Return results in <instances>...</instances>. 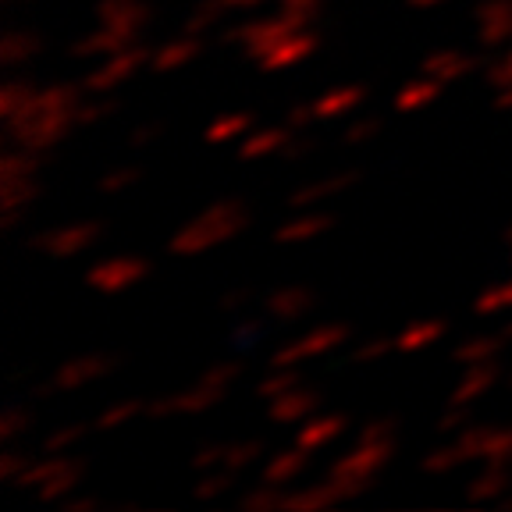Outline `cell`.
Returning a JSON list of instances; mask_svg holds the SVG:
<instances>
[{
  "mask_svg": "<svg viewBox=\"0 0 512 512\" xmlns=\"http://www.w3.org/2000/svg\"><path fill=\"white\" fill-rule=\"evenodd\" d=\"M246 221H249V214L239 200H221L203 210L196 221L185 224L182 232L175 235V242H171V253H178V256L207 253V249L221 246V242H228L232 235H239L242 228H246Z\"/></svg>",
  "mask_w": 512,
  "mask_h": 512,
  "instance_id": "obj_1",
  "label": "cell"
},
{
  "mask_svg": "<svg viewBox=\"0 0 512 512\" xmlns=\"http://www.w3.org/2000/svg\"><path fill=\"white\" fill-rule=\"evenodd\" d=\"M345 338H349V328H345V324H324V328L310 331V335H303L299 342H292V345H285V349L274 352L271 367H299V363L310 360V356H320V352L342 345Z\"/></svg>",
  "mask_w": 512,
  "mask_h": 512,
  "instance_id": "obj_2",
  "label": "cell"
},
{
  "mask_svg": "<svg viewBox=\"0 0 512 512\" xmlns=\"http://www.w3.org/2000/svg\"><path fill=\"white\" fill-rule=\"evenodd\" d=\"M153 54H157V50L136 47V43H132V47H125V50H118V54L107 57L104 68H96L93 75H86L82 89H89V93H107V89L121 86V82H125L128 75H136L139 68H143L146 57H153Z\"/></svg>",
  "mask_w": 512,
  "mask_h": 512,
  "instance_id": "obj_3",
  "label": "cell"
},
{
  "mask_svg": "<svg viewBox=\"0 0 512 512\" xmlns=\"http://www.w3.org/2000/svg\"><path fill=\"white\" fill-rule=\"evenodd\" d=\"M96 235H100V224L79 221V224H68V228H50V232L36 235L32 246L43 249V253H50V256H75L79 249H86Z\"/></svg>",
  "mask_w": 512,
  "mask_h": 512,
  "instance_id": "obj_4",
  "label": "cell"
},
{
  "mask_svg": "<svg viewBox=\"0 0 512 512\" xmlns=\"http://www.w3.org/2000/svg\"><path fill=\"white\" fill-rule=\"evenodd\" d=\"M146 260H136V256H114L107 264L93 267L89 271V285L100 288V292H121V288L136 285L139 278H146Z\"/></svg>",
  "mask_w": 512,
  "mask_h": 512,
  "instance_id": "obj_5",
  "label": "cell"
},
{
  "mask_svg": "<svg viewBox=\"0 0 512 512\" xmlns=\"http://www.w3.org/2000/svg\"><path fill=\"white\" fill-rule=\"evenodd\" d=\"M114 367H118V360H114V356L93 352V356H82V360L64 363V367L57 370V377H54V388H61V392H75V388H82V384L111 374Z\"/></svg>",
  "mask_w": 512,
  "mask_h": 512,
  "instance_id": "obj_6",
  "label": "cell"
},
{
  "mask_svg": "<svg viewBox=\"0 0 512 512\" xmlns=\"http://www.w3.org/2000/svg\"><path fill=\"white\" fill-rule=\"evenodd\" d=\"M477 18L484 47H502L512 40V0H484L477 8Z\"/></svg>",
  "mask_w": 512,
  "mask_h": 512,
  "instance_id": "obj_7",
  "label": "cell"
},
{
  "mask_svg": "<svg viewBox=\"0 0 512 512\" xmlns=\"http://www.w3.org/2000/svg\"><path fill=\"white\" fill-rule=\"evenodd\" d=\"M320 406V392H313V388H288L285 395H278V399L271 402V420L274 424H303V420H310L313 409Z\"/></svg>",
  "mask_w": 512,
  "mask_h": 512,
  "instance_id": "obj_8",
  "label": "cell"
},
{
  "mask_svg": "<svg viewBox=\"0 0 512 512\" xmlns=\"http://www.w3.org/2000/svg\"><path fill=\"white\" fill-rule=\"evenodd\" d=\"M136 36H139V32L118 29V25H100L93 36H86V40L75 43L72 54L75 57H111V54H118V50L132 47V43H136Z\"/></svg>",
  "mask_w": 512,
  "mask_h": 512,
  "instance_id": "obj_9",
  "label": "cell"
},
{
  "mask_svg": "<svg viewBox=\"0 0 512 512\" xmlns=\"http://www.w3.org/2000/svg\"><path fill=\"white\" fill-rule=\"evenodd\" d=\"M313 50H317V36H313V32L296 29L292 36H285V40H281L260 64H264L267 72H278V68H288V64H296V61H303V57H310Z\"/></svg>",
  "mask_w": 512,
  "mask_h": 512,
  "instance_id": "obj_10",
  "label": "cell"
},
{
  "mask_svg": "<svg viewBox=\"0 0 512 512\" xmlns=\"http://www.w3.org/2000/svg\"><path fill=\"white\" fill-rule=\"evenodd\" d=\"M495 381H498V363H495V360L473 363V367H466L463 384H459L456 392H452L448 406H470V402H473V399H480V395L488 392V388H491Z\"/></svg>",
  "mask_w": 512,
  "mask_h": 512,
  "instance_id": "obj_11",
  "label": "cell"
},
{
  "mask_svg": "<svg viewBox=\"0 0 512 512\" xmlns=\"http://www.w3.org/2000/svg\"><path fill=\"white\" fill-rule=\"evenodd\" d=\"M360 182V171L352 168V171H345V175H331V178H324V182H313V185H306V189H299V192H292V207H310V203H324V200H331V196H338V192H345L349 185H356Z\"/></svg>",
  "mask_w": 512,
  "mask_h": 512,
  "instance_id": "obj_12",
  "label": "cell"
},
{
  "mask_svg": "<svg viewBox=\"0 0 512 512\" xmlns=\"http://www.w3.org/2000/svg\"><path fill=\"white\" fill-rule=\"evenodd\" d=\"M96 18H100V25H118V29L139 32L146 22V8L139 0H104L96 8Z\"/></svg>",
  "mask_w": 512,
  "mask_h": 512,
  "instance_id": "obj_13",
  "label": "cell"
},
{
  "mask_svg": "<svg viewBox=\"0 0 512 512\" xmlns=\"http://www.w3.org/2000/svg\"><path fill=\"white\" fill-rule=\"evenodd\" d=\"M477 68V57L470 54H459V50H441V54H431L424 61V75H434L448 86L452 79H463Z\"/></svg>",
  "mask_w": 512,
  "mask_h": 512,
  "instance_id": "obj_14",
  "label": "cell"
},
{
  "mask_svg": "<svg viewBox=\"0 0 512 512\" xmlns=\"http://www.w3.org/2000/svg\"><path fill=\"white\" fill-rule=\"evenodd\" d=\"M345 424H349V420H345L342 413L317 416V420L310 416V420H306V427L299 431V445H303L306 452H317V448H324L328 441H335L338 434L345 431Z\"/></svg>",
  "mask_w": 512,
  "mask_h": 512,
  "instance_id": "obj_15",
  "label": "cell"
},
{
  "mask_svg": "<svg viewBox=\"0 0 512 512\" xmlns=\"http://www.w3.org/2000/svg\"><path fill=\"white\" fill-rule=\"evenodd\" d=\"M306 463H310V456H306L303 445L285 448V452H278V456H274L271 463H267L264 484H288V480H296L299 473L306 470Z\"/></svg>",
  "mask_w": 512,
  "mask_h": 512,
  "instance_id": "obj_16",
  "label": "cell"
},
{
  "mask_svg": "<svg viewBox=\"0 0 512 512\" xmlns=\"http://www.w3.org/2000/svg\"><path fill=\"white\" fill-rule=\"evenodd\" d=\"M296 136V128L288 125H274V128H260V132H253V136L242 143V157L253 160V157H264V153H281L285 150L288 139Z\"/></svg>",
  "mask_w": 512,
  "mask_h": 512,
  "instance_id": "obj_17",
  "label": "cell"
},
{
  "mask_svg": "<svg viewBox=\"0 0 512 512\" xmlns=\"http://www.w3.org/2000/svg\"><path fill=\"white\" fill-rule=\"evenodd\" d=\"M310 306H313V292H310V288H303V285H288V288H281V292H274V296L267 299V310H271L274 317H285V320L303 317Z\"/></svg>",
  "mask_w": 512,
  "mask_h": 512,
  "instance_id": "obj_18",
  "label": "cell"
},
{
  "mask_svg": "<svg viewBox=\"0 0 512 512\" xmlns=\"http://www.w3.org/2000/svg\"><path fill=\"white\" fill-rule=\"evenodd\" d=\"M200 50H203V43L196 40V36H189V32H185L182 40L168 43V47H160L157 54H153V68H157V72H171V68H182L185 61L200 57Z\"/></svg>",
  "mask_w": 512,
  "mask_h": 512,
  "instance_id": "obj_19",
  "label": "cell"
},
{
  "mask_svg": "<svg viewBox=\"0 0 512 512\" xmlns=\"http://www.w3.org/2000/svg\"><path fill=\"white\" fill-rule=\"evenodd\" d=\"M512 484V473L505 463H488V470L480 473L477 480H473L470 488V502H488V498L502 495L505 488Z\"/></svg>",
  "mask_w": 512,
  "mask_h": 512,
  "instance_id": "obj_20",
  "label": "cell"
},
{
  "mask_svg": "<svg viewBox=\"0 0 512 512\" xmlns=\"http://www.w3.org/2000/svg\"><path fill=\"white\" fill-rule=\"evenodd\" d=\"M221 395H224V388H217V384H210V381H203V377H200L189 392L175 395V409H178V413H203V409H210L214 402H221Z\"/></svg>",
  "mask_w": 512,
  "mask_h": 512,
  "instance_id": "obj_21",
  "label": "cell"
},
{
  "mask_svg": "<svg viewBox=\"0 0 512 512\" xmlns=\"http://www.w3.org/2000/svg\"><path fill=\"white\" fill-rule=\"evenodd\" d=\"M367 100V86H342L335 93L320 96L317 100V114L320 118H335V114H345L352 107H360Z\"/></svg>",
  "mask_w": 512,
  "mask_h": 512,
  "instance_id": "obj_22",
  "label": "cell"
},
{
  "mask_svg": "<svg viewBox=\"0 0 512 512\" xmlns=\"http://www.w3.org/2000/svg\"><path fill=\"white\" fill-rule=\"evenodd\" d=\"M441 86H445L441 79H434V75H424V79L409 82V86L402 89L399 96H395V107H399V111H416V107H427L434 96L441 93Z\"/></svg>",
  "mask_w": 512,
  "mask_h": 512,
  "instance_id": "obj_23",
  "label": "cell"
},
{
  "mask_svg": "<svg viewBox=\"0 0 512 512\" xmlns=\"http://www.w3.org/2000/svg\"><path fill=\"white\" fill-rule=\"evenodd\" d=\"M331 224H335V217L331 214H310V217H299V221H292V224H281L274 239L278 242H303V239H313V235H320V232H328Z\"/></svg>",
  "mask_w": 512,
  "mask_h": 512,
  "instance_id": "obj_24",
  "label": "cell"
},
{
  "mask_svg": "<svg viewBox=\"0 0 512 512\" xmlns=\"http://www.w3.org/2000/svg\"><path fill=\"white\" fill-rule=\"evenodd\" d=\"M441 335H445V324H441V320H420V324H409V328L395 338V345L413 352V349H424V345L438 342Z\"/></svg>",
  "mask_w": 512,
  "mask_h": 512,
  "instance_id": "obj_25",
  "label": "cell"
},
{
  "mask_svg": "<svg viewBox=\"0 0 512 512\" xmlns=\"http://www.w3.org/2000/svg\"><path fill=\"white\" fill-rule=\"evenodd\" d=\"M502 338L505 335H484V338H470L463 349L456 352V363L463 367H473V363H484V360H495L498 352H502Z\"/></svg>",
  "mask_w": 512,
  "mask_h": 512,
  "instance_id": "obj_26",
  "label": "cell"
},
{
  "mask_svg": "<svg viewBox=\"0 0 512 512\" xmlns=\"http://www.w3.org/2000/svg\"><path fill=\"white\" fill-rule=\"evenodd\" d=\"M224 11H232L228 8V0H200V8L192 11L189 22H185V32H189V36H200V32L214 29V25L221 22Z\"/></svg>",
  "mask_w": 512,
  "mask_h": 512,
  "instance_id": "obj_27",
  "label": "cell"
},
{
  "mask_svg": "<svg viewBox=\"0 0 512 512\" xmlns=\"http://www.w3.org/2000/svg\"><path fill=\"white\" fill-rule=\"evenodd\" d=\"M249 125H253V114L249 111L232 114V118H221L207 128V143H232V139H239Z\"/></svg>",
  "mask_w": 512,
  "mask_h": 512,
  "instance_id": "obj_28",
  "label": "cell"
},
{
  "mask_svg": "<svg viewBox=\"0 0 512 512\" xmlns=\"http://www.w3.org/2000/svg\"><path fill=\"white\" fill-rule=\"evenodd\" d=\"M40 47H43V43L36 40V36H29V32H8V36H4V47H0V54H4V61H8V64H18V61H25V57L40 54Z\"/></svg>",
  "mask_w": 512,
  "mask_h": 512,
  "instance_id": "obj_29",
  "label": "cell"
},
{
  "mask_svg": "<svg viewBox=\"0 0 512 512\" xmlns=\"http://www.w3.org/2000/svg\"><path fill=\"white\" fill-rule=\"evenodd\" d=\"M296 384H299V370L296 367H274V374L260 384V399L274 402L278 395H285L288 388H296Z\"/></svg>",
  "mask_w": 512,
  "mask_h": 512,
  "instance_id": "obj_30",
  "label": "cell"
},
{
  "mask_svg": "<svg viewBox=\"0 0 512 512\" xmlns=\"http://www.w3.org/2000/svg\"><path fill=\"white\" fill-rule=\"evenodd\" d=\"M466 459H470V452H466L463 441H456V445L438 448L434 456H427V459H424V466H427V470H431V473H445V470H452V466L466 463Z\"/></svg>",
  "mask_w": 512,
  "mask_h": 512,
  "instance_id": "obj_31",
  "label": "cell"
},
{
  "mask_svg": "<svg viewBox=\"0 0 512 512\" xmlns=\"http://www.w3.org/2000/svg\"><path fill=\"white\" fill-rule=\"evenodd\" d=\"M235 473H239V470L224 466V470H217V473H210V477H203L200 484H196V498H217V495H224V491H232Z\"/></svg>",
  "mask_w": 512,
  "mask_h": 512,
  "instance_id": "obj_32",
  "label": "cell"
},
{
  "mask_svg": "<svg viewBox=\"0 0 512 512\" xmlns=\"http://www.w3.org/2000/svg\"><path fill=\"white\" fill-rule=\"evenodd\" d=\"M264 441H242V445H232L228 448V463L224 466H232V470H246L249 463H256V459L264 456Z\"/></svg>",
  "mask_w": 512,
  "mask_h": 512,
  "instance_id": "obj_33",
  "label": "cell"
},
{
  "mask_svg": "<svg viewBox=\"0 0 512 512\" xmlns=\"http://www.w3.org/2000/svg\"><path fill=\"white\" fill-rule=\"evenodd\" d=\"M281 502H285V495L278 491V484H264L242 498V509H281Z\"/></svg>",
  "mask_w": 512,
  "mask_h": 512,
  "instance_id": "obj_34",
  "label": "cell"
},
{
  "mask_svg": "<svg viewBox=\"0 0 512 512\" xmlns=\"http://www.w3.org/2000/svg\"><path fill=\"white\" fill-rule=\"evenodd\" d=\"M505 306H512V281L491 288V292H484V296L477 299V313H498V310H505Z\"/></svg>",
  "mask_w": 512,
  "mask_h": 512,
  "instance_id": "obj_35",
  "label": "cell"
},
{
  "mask_svg": "<svg viewBox=\"0 0 512 512\" xmlns=\"http://www.w3.org/2000/svg\"><path fill=\"white\" fill-rule=\"evenodd\" d=\"M118 111V100H96V104H79L75 107V125H96L100 118Z\"/></svg>",
  "mask_w": 512,
  "mask_h": 512,
  "instance_id": "obj_36",
  "label": "cell"
},
{
  "mask_svg": "<svg viewBox=\"0 0 512 512\" xmlns=\"http://www.w3.org/2000/svg\"><path fill=\"white\" fill-rule=\"evenodd\" d=\"M82 434H86V424H72V427H64V431H54L47 441H43V452H47V456H57V452H64L68 445H75Z\"/></svg>",
  "mask_w": 512,
  "mask_h": 512,
  "instance_id": "obj_37",
  "label": "cell"
},
{
  "mask_svg": "<svg viewBox=\"0 0 512 512\" xmlns=\"http://www.w3.org/2000/svg\"><path fill=\"white\" fill-rule=\"evenodd\" d=\"M143 409H146V406H143L139 399H128V402H121V406H111V409H107V413L100 416V420H96V427H104V431H107V427H114V424H125L128 416L143 413Z\"/></svg>",
  "mask_w": 512,
  "mask_h": 512,
  "instance_id": "obj_38",
  "label": "cell"
},
{
  "mask_svg": "<svg viewBox=\"0 0 512 512\" xmlns=\"http://www.w3.org/2000/svg\"><path fill=\"white\" fill-rule=\"evenodd\" d=\"M139 178H143V168H118L100 182V192H118V189H125V185L139 182Z\"/></svg>",
  "mask_w": 512,
  "mask_h": 512,
  "instance_id": "obj_39",
  "label": "cell"
},
{
  "mask_svg": "<svg viewBox=\"0 0 512 512\" xmlns=\"http://www.w3.org/2000/svg\"><path fill=\"white\" fill-rule=\"evenodd\" d=\"M395 338H370V342H363L360 349H356V356H352V363H367V360H381L384 352L392 349Z\"/></svg>",
  "mask_w": 512,
  "mask_h": 512,
  "instance_id": "obj_40",
  "label": "cell"
},
{
  "mask_svg": "<svg viewBox=\"0 0 512 512\" xmlns=\"http://www.w3.org/2000/svg\"><path fill=\"white\" fill-rule=\"evenodd\" d=\"M377 132H381V118H363L345 132V143L356 146V143H363V139H374Z\"/></svg>",
  "mask_w": 512,
  "mask_h": 512,
  "instance_id": "obj_41",
  "label": "cell"
},
{
  "mask_svg": "<svg viewBox=\"0 0 512 512\" xmlns=\"http://www.w3.org/2000/svg\"><path fill=\"white\" fill-rule=\"evenodd\" d=\"M239 374H242V363H217V367H210L203 374V381L217 384V388H228V381H235Z\"/></svg>",
  "mask_w": 512,
  "mask_h": 512,
  "instance_id": "obj_42",
  "label": "cell"
},
{
  "mask_svg": "<svg viewBox=\"0 0 512 512\" xmlns=\"http://www.w3.org/2000/svg\"><path fill=\"white\" fill-rule=\"evenodd\" d=\"M228 448H232V445H207V448H200V452L192 456V463L200 466V470L217 466V463H228Z\"/></svg>",
  "mask_w": 512,
  "mask_h": 512,
  "instance_id": "obj_43",
  "label": "cell"
},
{
  "mask_svg": "<svg viewBox=\"0 0 512 512\" xmlns=\"http://www.w3.org/2000/svg\"><path fill=\"white\" fill-rule=\"evenodd\" d=\"M25 427H29V413H25V409H8V413H4V420H0V434H4V438H15L18 431H25Z\"/></svg>",
  "mask_w": 512,
  "mask_h": 512,
  "instance_id": "obj_44",
  "label": "cell"
},
{
  "mask_svg": "<svg viewBox=\"0 0 512 512\" xmlns=\"http://www.w3.org/2000/svg\"><path fill=\"white\" fill-rule=\"evenodd\" d=\"M313 118H320V114H317V104H299V107H292V111H288L285 125H288V128H296V132H303V128L310 125Z\"/></svg>",
  "mask_w": 512,
  "mask_h": 512,
  "instance_id": "obj_45",
  "label": "cell"
},
{
  "mask_svg": "<svg viewBox=\"0 0 512 512\" xmlns=\"http://www.w3.org/2000/svg\"><path fill=\"white\" fill-rule=\"evenodd\" d=\"M488 82H491V86H498V89L509 86V82H512V50L502 57V61L491 64V68H488Z\"/></svg>",
  "mask_w": 512,
  "mask_h": 512,
  "instance_id": "obj_46",
  "label": "cell"
},
{
  "mask_svg": "<svg viewBox=\"0 0 512 512\" xmlns=\"http://www.w3.org/2000/svg\"><path fill=\"white\" fill-rule=\"evenodd\" d=\"M395 434V420H374V424L363 427L360 441H388Z\"/></svg>",
  "mask_w": 512,
  "mask_h": 512,
  "instance_id": "obj_47",
  "label": "cell"
},
{
  "mask_svg": "<svg viewBox=\"0 0 512 512\" xmlns=\"http://www.w3.org/2000/svg\"><path fill=\"white\" fill-rule=\"evenodd\" d=\"M160 132H164V121H153V125H146V128H136V132H132V146H146L150 139H157Z\"/></svg>",
  "mask_w": 512,
  "mask_h": 512,
  "instance_id": "obj_48",
  "label": "cell"
},
{
  "mask_svg": "<svg viewBox=\"0 0 512 512\" xmlns=\"http://www.w3.org/2000/svg\"><path fill=\"white\" fill-rule=\"evenodd\" d=\"M249 299H253V292H249V288H239V292H228V296L221 299V306L224 310H239V306L249 303Z\"/></svg>",
  "mask_w": 512,
  "mask_h": 512,
  "instance_id": "obj_49",
  "label": "cell"
},
{
  "mask_svg": "<svg viewBox=\"0 0 512 512\" xmlns=\"http://www.w3.org/2000/svg\"><path fill=\"white\" fill-rule=\"evenodd\" d=\"M281 4V11H317L320 8V0H278Z\"/></svg>",
  "mask_w": 512,
  "mask_h": 512,
  "instance_id": "obj_50",
  "label": "cell"
},
{
  "mask_svg": "<svg viewBox=\"0 0 512 512\" xmlns=\"http://www.w3.org/2000/svg\"><path fill=\"white\" fill-rule=\"evenodd\" d=\"M260 335V324H256V320H249V324H242V328H235V342L239 345H249V338H256Z\"/></svg>",
  "mask_w": 512,
  "mask_h": 512,
  "instance_id": "obj_51",
  "label": "cell"
},
{
  "mask_svg": "<svg viewBox=\"0 0 512 512\" xmlns=\"http://www.w3.org/2000/svg\"><path fill=\"white\" fill-rule=\"evenodd\" d=\"M267 0H228V8H260Z\"/></svg>",
  "mask_w": 512,
  "mask_h": 512,
  "instance_id": "obj_52",
  "label": "cell"
},
{
  "mask_svg": "<svg viewBox=\"0 0 512 512\" xmlns=\"http://www.w3.org/2000/svg\"><path fill=\"white\" fill-rule=\"evenodd\" d=\"M413 8H434V4H441V0H409Z\"/></svg>",
  "mask_w": 512,
  "mask_h": 512,
  "instance_id": "obj_53",
  "label": "cell"
},
{
  "mask_svg": "<svg viewBox=\"0 0 512 512\" xmlns=\"http://www.w3.org/2000/svg\"><path fill=\"white\" fill-rule=\"evenodd\" d=\"M502 335H505V338H512V324H509V328H505V331H502Z\"/></svg>",
  "mask_w": 512,
  "mask_h": 512,
  "instance_id": "obj_54",
  "label": "cell"
},
{
  "mask_svg": "<svg viewBox=\"0 0 512 512\" xmlns=\"http://www.w3.org/2000/svg\"><path fill=\"white\" fill-rule=\"evenodd\" d=\"M505 239H509V246H512V228H509V235H505Z\"/></svg>",
  "mask_w": 512,
  "mask_h": 512,
  "instance_id": "obj_55",
  "label": "cell"
},
{
  "mask_svg": "<svg viewBox=\"0 0 512 512\" xmlns=\"http://www.w3.org/2000/svg\"><path fill=\"white\" fill-rule=\"evenodd\" d=\"M509 384H512V377H509Z\"/></svg>",
  "mask_w": 512,
  "mask_h": 512,
  "instance_id": "obj_56",
  "label": "cell"
}]
</instances>
